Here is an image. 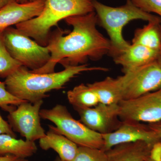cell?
I'll return each mask as SVG.
<instances>
[{
	"instance_id": "obj_1",
	"label": "cell",
	"mask_w": 161,
	"mask_h": 161,
	"mask_svg": "<svg viewBox=\"0 0 161 161\" xmlns=\"http://www.w3.org/2000/svg\"><path fill=\"white\" fill-rule=\"evenodd\" d=\"M65 22L73 27L67 32L58 28L51 32L47 47L51 57L40 69L31 71L36 74L54 72L60 63L64 68L84 64L88 59L96 60L109 53L111 43L97 29L98 19L95 11L81 15L66 18Z\"/></svg>"
},
{
	"instance_id": "obj_2",
	"label": "cell",
	"mask_w": 161,
	"mask_h": 161,
	"mask_svg": "<svg viewBox=\"0 0 161 161\" xmlns=\"http://www.w3.org/2000/svg\"><path fill=\"white\" fill-rule=\"evenodd\" d=\"M102 67H90L86 64L69 66L59 72L36 74L20 66L6 78V89L15 97L31 103L43 100L47 92L62 88L72 78L84 72L107 71Z\"/></svg>"
},
{
	"instance_id": "obj_3",
	"label": "cell",
	"mask_w": 161,
	"mask_h": 161,
	"mask_svg": "<svg viewBox=\"0 0 161 161\" xmlns=\"http://www.w3.org/2000/svg\"><path fill=\"white\" fill-rule=\"evenodd\" d=\"M94 0H45L38 16L15 25L16 28L42 46H47L52 27L66 18L94 11Z\"/></svg>"
},
{
	"instance_id": "obj_4",
	"label": "cell",
	"mask_w": 161,
	"mask_h": 161,
	"mask_svg": "<svg viewBox=\"0 0 161 161\" xmlns=\"http://www.w3.org/2000/svg\"><path fill=\"white\" fill-rule=\"evenodd\" d=\"M93 7L98 19V24L108 35L111 49L109 54L114 58L127 49L130 44L124 38V27L134 20L150 22L161 21L158 16L144 11L131 0L119 7L107 6L97 0L93 1Z\"/></svg>"
},
{
	"instance_id": "obj_5",
	"label": "cell",
	"mask_w": 161,
	"mask_h": 161,
	"mask_svg": "<svg viewBox=\"0 0 161 161\" xmlns=\"http://www.w3.org/2000/svg\"><path fill=\"white\" fill-rule=\"evenodd\" d=\"M41 118L51 121L56 127L53 128L77 144L78 147L102 150L104 142L102 135L92 131L81 122L76 120L66 107L57 104L50 109L41 110Z\"/></svg>"
},
{
	"instance_id": "obj_6",
	"label": "cell",
	"mask_w": 161,
	"mask_h": 161,
	"mask_svg": "<svg viewBox=\"0 0 161 161\" xmlns=\"http://www.w3.org/2000/svg\"><path fill=\"white\" fill-rule=\"evenodd\" d=\"M3 35L6 49L22 66L35 71L49 61L51 54L47 47L40 45L17 28L9 27Z\"/></svg>"
},
{
	"instance_id": "obj_7",
	"label": "cell",
	"mask_w": 161,
	"mask_h": 161,
	"mask_svg": "<svg viewBox=\"0 0 161 161\" xmlns=\"http://www.w3.org/2000/svg\"><path fill=\"white\" fill-rule=\"evenodd\" d=\"M122 100H129L161 87V67L156 61L124 73L117 77Z\"/></svg>"
},
{
	"instance_id": "obj_8",
	"label": "cell",
	"mask_w": 161,
	"mask_h": 161,
	"mask_svg": "<svg viewBox=\"0 0 161 161\" xmlns=\"http://www.w3.org/2000/svg\"><path fill=\"white\" fill-rule=\"evenodd\" d=\"M118 105L121 121L157 122L161 120V87L136 98L121 100Z\"/></svg>"
},
{
	"instance_id": "obj_9",
	"label": "cell",
	"mask_w": 161,
	"mask_h": 161,
	"mask_svg": "<svg viewBox=\"0 0 161 161\" xmlns=\"http://www.w3.org/2000/svg\"><path fill=\"white\" fill-rule=\"evenodd\" d=\"M43 103V100L33 103L26 102L9 112L8 121L13 130L26 140L35 142L46 136L40 120V108Z\"/></svg>"
},
{
	"instance_id": "obj_10",
	"label": "cell",
	"mask_w": 161,
	"mask_h": 161,
	"mask_svg": "<svg viewBox=\"0 0 161 161\" xmlns=\"http://www.w3.org/2000/svg\"><path fill=\"white\" fill-rule=\"evenodd\" d=\"M78 112L80 122L92 131L102 134L111 133L117 130L121 123L118 104L97 105L86 108H74Z\"/></svg>"
},
{
	"instance_id": "obj_11",
	"label": "cell",
	"mask_w": 161,
	"mask_h": 161,
	"mask_svg": "<svg viewBox=\"0 0 161 161\" xmlns=\"http://www.w3.org/2000/svg\"><path fill=\"white\" fill-rule=\"evenodd\" d=\"M104 146L102 150L108 151L119 144L143 141L153 146L161 142L157 133L149 125L132 120L122 121L114 132L102 134Z\"/></svg>"
},
{
	"instance_id": "obj_12",
	"label": "cell",
	"mask_w": 161,
	"mask_h": 161,
	"mask_svg": "<svg viewBox=\"0 0 161 161\" xmlns=\"http://www.w3.org/2000/svg\"><path fill=\"white\" fill-rule=\"evenodd\" d=\"M44 2L20 4L12 2L0 9V32L19 23L36 17L43 10Z\"/></svg>"
},
{
	"instance_id": "obj_13",
	"label": "cell",
	"mask_w": 161,
	"mask_h": 161,
	"mask_svg": "<svg viewBox=\"0 0 161 161\" xmlns=\"http://www.w3.org/2000/svg\"><path fill=\"white\" fill-rule=\"evenodd\" d=\"M158 52L132 43L126 49L113 58V61L122 67L124 73L156 61Z\"/></svg>"
},
{
	"instance_id": "obj_14",
	"label": "cell",
	"mask_w": 161,
	"mask_h": 161,
	"mask_svg": "<svg viewBox=\"0 0 161 161\" xmlns=\"http://www.w3.org/2000/svg\"><path fill=\"white\" fill-rule=\"evenodd\" d=\"M153 146L143 141L119 144L106 151L108 161H146Z\"/></svg>"
},
{
	"instance_id": "obj_15",
	"label": "cell",
	"mask_w": 161,
	"mask_h": 161,
	"mask_svg": "<svg viewBox=\"0 0 161 161\" xmlns=\"http://www.w3.org/2000/svg\"><path fill=\"white\" fill-rule=\"evenodd\" d=\"M51 130L44 137L39 140L41 149L47 150L53 149L63 161H73L75 159L78 146L50 126Z\"/></svg>"
},
{
	"instance_id": "obj_16",
	"label": "cell",
	"mask_w": 161,
	"mask_h": 161,
	"mask_svg": "<svg viewBox=\"0 0 161 161\" xmlns=\"http://www.w3.org/2000/svg\"><path fill=\"white\" fill-rule=\"evenodd\" d=\"M37 150L34 142L17 139L8 134H0V156L10 154L26 158L33 155Z\"/></svg>"
},
{
	"instance_id": "obj_17",
	"label": "cell",
	"mask_w": 161,
	"mask_h": 161,
	"mask_svg": "<svg viewBox=\"0 0 161 161\" xmlns=\"http://www.w3.org/2000/svg\"><path fill=\"white\" fill-rule=\"evenodd\" d=\"M88 85L95 92L101 103L118 104L122 100L120 85L117 78L108 77L103 80Z\"/></svg>"
},
{
	"instance_id": "obj_18",
	"label": "cell",
	"mask_w": 161,
	"mask_h": 161,
	"mask_svg": "<svg viewBox=\"0 0 161 161\" xmlns=\"http://www.w3.org/2000/svg\"><path fill=\"white\" fill-rule=\"evenodd\" d=\"M161 21L148 22L147 25L135 31L132 44L142 45L150 49L159 51L161 38L158 25Z\"/></svg>"
},
{
	"instance_id": "obj_19",
	"label": "cell",
	"mask_w": 161,
	"mask_h": 161,
	"mask_svg": "<svg viewBox=\"0 0 161 161\" xmlns=\"http://www.w3.org/2000/svg\"><path fill=\"white\" fill-rule=\"evenodd\" d=\"M67 95L74 108H92L100 103L96 93L88 84L81 83L75 86L68 91Z\"/></svg>"
},
{
	"instance_id": "obj_20",
	"label": "cell",
	"mask_w": 161,
	"mask_h": 161,
	"mask_svg": "<svg viewBox=\"0 0 161 161\" xmlns=\"http://www.w3.org/2000/svg\"><path fill=\"white\" fill-rule=\"evenodd\" d=\"M22 64L15 60L6 49L3 32H0V77L6 78Z\"/></svg>"
},
{
	"instance_id": "obj_21",
	"label": "cell",
	"mask_w": 161,
	"mask_h": 161,
	"mask_svg": "<svg viewBox=\"0 0 161 161\" xmlns=\"http://www.w3.org/2000/svg\"><path fill=\"white\" fill-rule=\"evenodd\" d=\"M73 161H108V158L106 152L102 149L78 147Z\"/></svg>"
},
{
	"instance_id": "obj_22",
	"label": "cell",
	"mask_w": 161,
	"mask_h": 161,
	"mask_svg": "<svg viewBox=\"0 0 161 161\" xmlns=\"http://www.w3.org/2000/svg\"><path fill=\"white\" fill-rule=\"evenodd\" d=\"M26 101L20 99L12 95L6 89L5 82L0 81V107L6 111L9 112L14 109L13 106H18Z\"/></svg>"
},
{
	"instance_id": "obj_23",
	"label": "cell",
	"mask_w": 161,
	"mask_h": 161,
	"mask_svg": "<svg viewBox=\"0 0 161 161\" xmlns=\"http://www.w3.org/2000/svg\"><path fill=\"white\" fill-rule=\"evenodd\" d=\"M133 4L144 11L158 15L161 19V0H131Z\"/></svg>"
},
{
	"instance_id": "obj_24",
	"label": "cell",
	"mask_w": 161,
	"mask_h": 161,
	"mask_svg": "<svg viewBox=\"0 0 161 161\" xmlns=\"http://www.w3.org/2000/svg\"><path fill=\"white\" fill-rule=\"evenodd\" d=\"M6 134L16 137L11 126L8 122L5 120L0 114V134Z\"/></svg>"
},
{
	"instance_id": "obj_25",
	"label": "cell",
	"mask_w": 161,
	"mask_h": 161,
	"mask_svg": "<svg viewBox=\"0 0 161 161\" xmlns=\"http://www.w3.org/2000/svg\"><path fill=\"white\" fill-rule=\"evenodd\" d=\"M0 161H28L26 158H21L16 156L7 154L0 156Z\"/></svg>"
},
{
	"instance_id": "obj_26",
	"label": "cell",
	"mask_w": 161,
	"mask_h": 161,
	"mask_svg": "<svg viewBox=\"0 0 161 161\" xmlns=\"http://www.w3.org/2000/svg\"><path fill=\"white\" fill-rule=\"evenodd\" d=\"M149 126L158 135L161 142V120L154 123L148 124Z\"/></svg>"
},
{
	"instance_id": "obj_27",
	"label": "cell",
	"mask_w": 161,
	"mask_h": 161,
	"mask_svg": "<svg viewBox=\"0 0 161 161\" xmlns=\"http://www.w3.org/2000/svg\"><path fill=\"white\" fill-rule=\"evenodd\" d=\"M15 1H16V0H0V9H2L9 3Z\"/></svg>"
},
{
	"instance_id": "obj_28",
	"label": "cell",
	"mask_w": 161,
	"mask_h": 161,
	"mask_svg": "<svg viewBox=\"0 0 161 161\" xmlns=\"http://www.w3.org/2000/svg\"><path fill=\"white\" fill-rule=\"evenodd\" d=\"M159 30L161 38V23L159 24ZM157 62L158 63L159 65L161 67V48L158 52V57L156 60Z\"/></svg>"
},
{
	"instance_id": "obj_29",
	"label": "cell",
	"mask_w": 161,
	"mask_h": 161,
	"mask_svg": "<svg viewBox=\"0 0 161 161\" xmlns=\"http://www.w3.org/2000/svg\"><path fill=\"white\" fill-rule=\"evenodd\" d=\"M45 0H16V2L20 4H26L34 2H40V1H43L45 2Z\"/></svg>"
},
{
	"instance_id": "obj_30",
	"label": "cell",
	"mask_w": 161,
	"mask_h": 161,
	"mask_svg": "<svg viewBox=\"0 0 161 161\" xmlns=\"http://www.w3.org/2000/svg\"><path fill=\"white\" fill-rule=\"evenodd\" d=\"M54 161H62V160L60 158L58 157H57V158H56V159Z\"/></svg>"
},
{
	"instance_id": "obj_31",
	"label": "cell",
	"mask_w": 161,
	"mask_h": 161,
	"mask_svg": "<svg viewBox=\"0 0 161 161\" xmlns=\"http://www.w3.org/2000/svg\"><path fill=\"white\" fill-rule=\"evenodd\" d=\"M146 161H156L153 160L151 159V158H150V157H148V158L146 160Z\"/></svg>"
}]
</instances>
